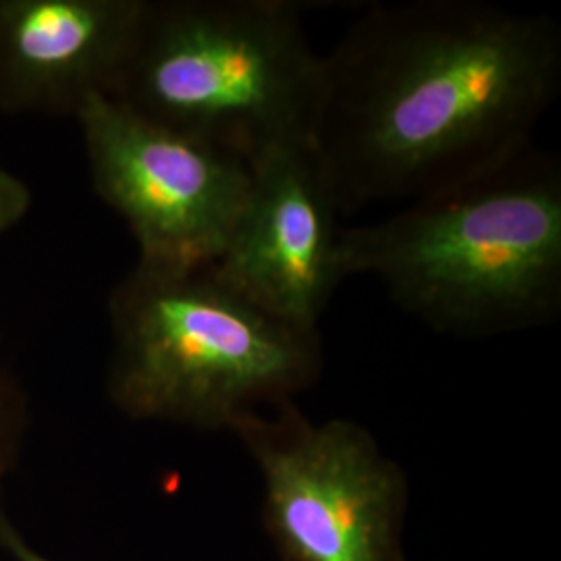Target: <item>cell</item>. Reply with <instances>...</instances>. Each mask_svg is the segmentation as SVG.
<instances>
[{"instance_id": "cell-1", "label": "cell", "mask_w": 561, "mask_h": 561, "mask_svg": "<svg viewBox=\"0 0 561 561\" xmlns=\"http://www.w3.org/2000/svg\"><path fill=\"white\" fill-rule=\"evenodd\" d=\"M560 83L549 15L481 0L375 4L322 57L310 144L340 215L408 204L530 150Z\"/></svg>"}, {"instance_id": "cell-2", "label": "cell", "mask_w": 561, "mask_h": 561, "mask_svg": "<svg viewBox=\"0 0 561 561\" xmlns=\"http://www.w3.org/2000/svg\"><path fill=\"white\" fill-rule=\"evenodd\" d=\"M343 277L373 275L437 333L495 337L561 310V164L526 150L500 169L341 229Z\"/></svg>"}, {"instance_id": "cell-3", "label": "cell", "mask_w": 561, "mask_h": 561, "mask_svg": "<svg viewBox=\"0 0 561 561\" xmlns=\"http://www.w3.org/2000/svg\"><path fill=\"white\" fill-rule=\"evenodd\" d=\"M108 314V398L136 421L231 431L321 377L319 329L264 312L213 266L138 262L113 289Z\"/></svg>"}, {"instance_id": "cell-4", "label": "cell", "mask_w": 561, "mask_h": 561, "mask_svg": "<svg viewBox=\"0 0 561 561\" xmlns=\"http://www.w3.org/2000/svg\"><path fill=\"white\" fill-rule=\"evenodd\" d=\"M322 57L287 0H146L108 99L250 162L310 140Z\"/></svg>"}, {"instance_id": "cell-5", "label": "cell", "mask_w": 561, "mask_h": 561, "mask_svg": "<svg viewBox=\"0 0 561 561\" xmlns=\"http://www.w3.org/2000/svg\"><path fill=\"white\" fill-rule=\"evenodd\" d=\"M264 481V526L285 561H403L408 482L358 422H310L287 401L231 428Z\"/></svg>"}, {"instance_id": "cell-6", "label": "cell", "mask_w": 561, "mask_h": 561, "mask_svg": "<svg viewBox=\"0 0 561 561\" xmlns=\"http://www.w3.org/2000/svg\"><path fill=\"white\" fill-rule=\"evenodd\" d=\"M96 194L121 215L144 264L213 266L250 196V164L108 96L76 115Z\"/></svg>"}, {"instance_id": "cell-7", "label": "cell", "mask_w": 561, "mask_h": 561, "mask_svg": "<svg viewBox=\"0 0 561 561\" xmlns=\"http://www.w3.org/2000/svg\"><path fill=\"white\" fill-rule=\"evenodd\" d=\"M252 185L215 273L264 312L319 329L341 271L340 208L310 140L250 162Z\"/></svg>"}, {"instance_id": "cell-8", "label": "cell", "mask_w": 561, "mask_h": 561, "mask_svg": "<svg viewBox=\"0 0 561 561\" xmlns=\"http://www.w3.org/2000/svg\"><path fill=\"white\" fill-rule=\"evenodd\" d=\"M146 0H0V113L76 117L111 96Z\"/></svg>"}, {"instance_id": "cell-9", "label": "cell", "mask_w": 561, "mask_h": 561, "mask_svg": "<svg viewBox=\"0 0 561 561\" xmlns=\"http://www.w3.org/2000/svg\"><path fill=\"white\" fill-rule=\"evenodd\" d=\"M27 431V400L11 375L0 373V481L20 456Z\"/></svg>"}, {"instance_id": "cell-10", "label": "cell", "mask_w": 561, "mask_h": 561, "mask_svg": "<svg viewBox=\"0 0 561 561\" xmlns=\"http://www.w3.org/2000/svg\"><path fill=\"white\" fill-rule=\"evenodd\" d=\"M32 192L23 181L0 169V233L13 229L30 213Z\"/></svg>"}, {"instance_id": "cell-11", "label": "cell", "mask_w": 561, "mask_h": 561, "mask_svg": "<svg viewBox=\"0 0 561 561\" xmlns=\"http://www.w3.org/2000/svg\"><path fill=\"white\" fill-rule=\"evenodd\" d=\"M0 549L15 561H53L23 539L20 530L0 512Z\"/></svg>"}]
</instances>
